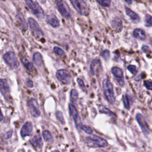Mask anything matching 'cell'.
<instances>
[{
	"instance_id": "1",
	"label": "cell",
	"mask_w": 152,
	"mask_h": 152,
	"mask_svg": "<svg viewBox=\"0 0 152 152\" xmlns=\"http://www.w3.org/2000/svg\"><path fill=\"white\" fill-rule=\"evenodd\" d=\"M102 86L105 98L110 104H113L115 101V97L112 83L109 79L106 78L103 81Z\"/></svg>"
},
{
	"instance_id": "2",
	"label": "cell",
	"mask_w": 152,
	"mask_h": 152,
	"mask_svg": "<svg viewBox=\"0 0 152 152\" xmlns=\"http://www.w3.org/2000/svg\"><path fill=\"white\" fill-rule=\"evenodd\" d=\"M76 11L83 15L89 14L88 7L84 0H69Z\"/></svg>"
},
{
	"instance_id": "3",
	"label": "cell",
	"mask_w": 152,
	"mask_h": 152,
	"mask_svg": "<svg viewBox=\"0 0 152 152\" xmlns=\"http://www.w3.org/2000/svg\"><path fill=\"white\" fill-rule=\"evenodd\" d=\"M4 59L6 64L11 69H16L20 65L15 53L12 51L6 52L4 55Z\"/></svg>"
},
{
	"instance_id": "4",
	"label": "cell",
	"mask_w": 152,
	"mask_h": 152,
	"mask_svg": "<svg viewBox=\"0 0 152 152\" xmlns=\"http://www.w3.org/2000/svg\"><path fill=\"white\" fill-rule=\"evenodd\" d=\"M55 2L61 15L65 18L69 19L71 17V11L68 4L64 0H55Z\"/></svg>"
},
{
	"instance_id": "5",
	"label": "cell",
	"mask_w": 152,
	"mask_h": 152,
	"mask_svg": "<svg viewBox=\"0 0 152 152\" xmlns=\"http://www.w3.org/2000/svg\"><path fill=\"white\" fill-rule=\"evenodd\" d=\"M26 4L31 10L32 12L39 18H43L45 17V12L40 6L32 0H24Z\"/></svg>"
},
{
	"instance_id": "6",
	"label": "cell",
	"mask_w": 152,
	"mask_h": 152,
	"mask_svg": "<svg viewBox=\"0 0 152 152\" xmlns=\"http://www.w3.org/2000/svg\"><path fill=\"white\" fill-rule=\"evenodd\" d=\"M87 140L88 142H90V145L95 146L96 147H104L108 145L106 140L95 135L87 137Z\"/></svg>"
},
{
	"instance_id": "7",
	"label": "cell",
	"mask_w": 152,
	"mask_h": 152,
	"mask_svg": "<svg viewBox=\"0 0 152 152\" xmlns=\"http://www.w3.org/2000/svg\"><path fill=\"white\" fill-rule=\"evenodd\" d=\"M27 107L31 115L33 117L37 118L40 115L39 105L37 101L35 99L31 98L27 101Z\"/></svg>"
},
{
	"instance_id": "8",
	"label": "cell",
	"mask_w": 152,
	"mask_h": 152,
	"mask_svg": "<svg viewBox=\"0 0 152 152\" xmlns=\"http://www.w3.org/2000/svg\"><path fill=\"white\" fill-rule=\"evenodd\" d=\"M57 79L64 84H68L71 82V77L70 74L66 69H59L56 72Z\"/></svg>"
},
{
	"instance_id": "9",
	"label": "cell",
	"mask_w": 152,
	"mask_h": 152,
	"mask_svg": "<svg viewBox=\"0 0 152 152\" xmlns=\"http://www.w3.org/2000/svg\"><path fill=\"white\" fill-rule=\"evenodd\" d=\"M28 22L31 33L34 36L39 37L42 36L43 35V33L42 31L41 28L34 19L30 17L28 19Z\"/></svg>"
},
{
	"instance_id": "10",
	"label": "cell",
	"mask_w": 152,
	"mask_h": 152,
	"mask_svg": "<svg viewBox=\"0 0 152 152\" xmlns=\"http://www.w3.org/2000/svg\"><path fill=\"white\" fill-rule=\"evenodd\" d=\"M69 111L71 116L73 120L75 122L76 127L79 129L81 128L82 124H81V121L79 115V113L75 108V107L72 104H69Z\"/></svg>"
},
{
	"instance_id": "11",
	"label": "cell",
	"mask_w": 152,
	"mask_h": 152,
	"mask_svg": "<svg viewBox=\"0 0 152 152\" xmlns=\"http://www.w3.org/2000/svg\"><path fill=\"white\" fill-rule=\"evenodd\" d=\"M112 73L115 76L118 83L121 86H124V75L122 69L117 66H114L111 69Z\"/></svg>"
},
{
	"instance_id": "12",
	"label": "cell",
	"mask_w": 152,
	"mask_h": 152,
	"mask_svg": "<svg viewBox=\"0 0 152 152\" xmlns=\"http://www.w3.org/2000/svg\"><path fill=\"white\" fill-rule=\"evenodd\" d=\"M90 71L93 75H98L102 70V65L100 61L98 59H93L90 63Z\"/></svg>"
},
{
	"instance_id": "13",
	"label": "cell",
	"mask_w": 152,
	"mask_h": 152,
	"mask_svg": "<svg viewBox=\"0 0 152 152\" xmlns=\"http://www.w3.org/2000/svg\"><path fill=\"white\" fill-rule=\"evenodd\" d=\"M136 119L144 134L145 135H148L150 132V131L144 117L141 114L137 113L136 115Z\"/></svg>"
},
{
	"instance_id": "14",
	"label": "cell",
	"mask_w": 152,
	"mask_h": 152,
	"mask_svg": "<svg viewBox=\"0 0 152 152\" xmlns=\"http://www.w3.org/2000/svg\"><path fill=\"white\" fill-rule=\"evenodd\" d=\"M0 84H1V88H0L1 93L3 95L4 98L6 100H8L10 97V87L7 80L4 78H1L0 81Z\"/></svg>"
},
{
	"instance_id": "15",
	"label": "cell",
	"mask_w": 152,
	"mask_h": 152,
	"mask_svg": "<svg viewBox=\"0 0 152 152\" xmlns=\"http://www.w3.org/2000/svg\"><path fill=\"white\" fill-rule=\"evenodd\" d=\"M33 131V125L31 122H26L22 126L20 131L21 136L24 138L26 136H29Z\"/></svg>"
},
{
	"instance_id": "16",
	"label": "cell",
	"mask_w": 152,
	"mask_h": 152,
	"mask_svg": "<svg viewBox=\"0 0 152 152\" xmlns=\"http://www.w3.org/2000/svg\"><path fill=\"white\" fill-rule=\"evenodd\" d=\"M16 20L18 22L20 27L23 31H26L28 28L27 24L26 22V20L23 15V14L20 12H18L16 15Z\"/></svg>"
},
{
	"instance_id": "17",
	"label": "cell",
	"mask_w": 152,
	"mask_h": 152,
	"mask_svg": "<svg viewBox=\"0 0 152 152\" xmlns=\"http://www.w3.org/2000/svg\"><path fill=\"white\" fill-rule=\"evenodd\" d=\"M30 144L35 148H40L43 145L42 139L39 134H36L30 140Z\"/></svg>"
},
{
	"instance_id": "18",
	"label": "cell",
	"mask_w": 152,
	"mask_h": 152,
	"mask_svg": "<svg viewBox=\"0 0 152 152\" xmlns=\"http://www.w3.org/2000/svg\"><path fill=\"white\" fill-rule=\"evenodd\" d=\"M47 23L52 27L56 28L59 26L60 23L58 18L54 14H50L47 17Z\"/></svg>"
},
{
	"instance_id": "19",
	"label": "cell",
	"mask_w": 152,
	"mask_h": 152,
	"mask_svg": "<svg viewBox=\"0 0 152 152\" xmlns=\"http://www.w3.org/2000/svg\"><path fill=\"white\" fill-rule=\"evenodd\" d=\"M133 36L139 40H144L146 39V36L144 31L141 28H135L133 31Z\"/></svg>"
},
{
	"instance_id": "20",
	"label": "cell",
	"mask_w": 152,
	"mask_h": 152,
	"mask_svg": "<svg viewBox=\"0 0 152 152\" xmlns=\"http://www.w3.org/2000/svg\"><path fill=\"white\" fill-rule=\"evenodd\" d=\"M33 63L37 66H40L43 64V58L39 52H35L33 55Z\"/></svg>"
},
{
	"instance_id": "21",
	"label": "cell",
	"mask_w": 152,
	"mask_h": 152,
	"mask_svg": "<svg viewBox=\"0 0 152 152\" xmlns=\"http://www.w3.org/2000/svg\"><path fill=\"white\" fill-rule=\"evenodd\" d=\"M125 11L126 14L131 18V19L135 23H138L140 21V17L137 14L134 12L133 11H132L131 9L126 7L125 8Z\"/></svg>"
},
{
	"instance_id": "22",
	"label": "cell",
	"mask_w": 152,
	"mask_h": 152,
	"mask_svg": "<svg viewBox=\"0 0 152 152\" xmlns=\"http://www.w3.org/2000/svg\"><path fill=\"white\" fill-rule=\"evenodd\" d=\"M112 27L117 30L118 31H120V30L122 28V21L119 18H114L112 21Z\"/></svg>"
},
{
	"instance_id": "23",
	"label": "cell",
	"mask_w": 152,
	"mask_h": 152,
	"mask_svg": "<svg viewBox=\"0 0 152 152\" xmlns=\"http://www.w3.org/2000/svg\"><path fill=\"white\" fill-rule=\"evenodd\" d=\"M99 112L100 113H103L106 114V115H109V116H111V117L116 116V115H115L114 113H113L110 109H109L108 108L106 107L105 106H104L103 105L99 106Z\"/></svg>"
},
{
	"instance_id": "24",
	"label": "cell",
	"mask_w": 152,
	"mask_h": 152,
	"mask_svg": "<svg viewBox=\"0 0 152 152\" xmlns=\"http://www.w3.org/2000/svg\"><path fill=\"white\" fill-rule=\"evenodd\" d=\"M21 61L24 65V66L26 68V69L29 72H33L34 71V66L32 63L29 62L26 58H23L21 59Z\"/></svg>"
},
{
	"instance_id": "25",
	"label": "cell",
	"mask_w": 152,
	"mask_h": 152,
	"mask_svg": "<svg viewBox=\"0 0 152 152\" xmlns=\"http://www.w3.org/2000/svg\"><path fill=\"white\" fill-rule=\"evenodd\" d=\"M43 139L47 141V142H49L50 143H52L53 142V137L52 135H51V134L50 133V132L49 131H47V130H45L43 132Z\"/></svg>"
},
{
	"instance_id": "26",
	"label": "cell",
	"mask_w": 152,
	"mask_h": 152,
	"mask_svg": "<svg viewBox=\"0 0 152 152\" xmlns=\"http://www.w3.org/2000/svg\"><path fill=\"white\" fill-rule=\"evenodd\" d=\"M70 97H71V100L73 103H75L77 102L78 97V93L75 89L71 90V94H70Z\"/></svg>"
},
{
	"instance_id": "27",
	"label": "cell",
	"mask_w": 152,
	"mask_h": 152,
	"mask_svg": "<svg viewBox=\"0 0 152 152\" xmlns=\"http://www.w3.org/2000/svg\"><path fill=\"white\" fill-rule=\"evenodd\" d=\"M122 100H123L124 106L125 108L126 109H129L131 104H130V100H129V97L128 96V95H126V94L124 95L122 97Z\"/></svg>"
},
{
	"instance_id": "28",
	"label": "cell",
	"mask_w": 152,
	"mask_h": 152,
	"mask_svg": "<svg viewBox=\"0 0 152 152\" xmlns=\"http://www.w3.org/2000/svg\"><path fill=\"white\" fill-rule=\"evenodd\" d=\"M97 2L102 7H109L110 5L111 0H96Z\"/></svg>"
},
{
	"instance_id": "29",
	"label": "cell",
	"mask_w": 152,
	"mask_h": 152,
	"mask_svg": "<svg viewBox=\"0 0 152 152\" xmlns=\"http://www.w3.org/2000/svg\"><path fill=\"white\" fill-rule=\"evenodd\" d=\"M56 116L57 119H58V121L62 124H65V121L64 120V118L63 114H62V113L61 111H57L56 112Z\"/></svg>"
},
{
	"instance_id": "30",
	"label": "cell",
	"mask_w": 152,
	"mask_h": 152,
	"mask_svg": "<svg viewBox=\"0 0 152 152\" xmlns=\"http://www.w3.org/2000/svg\"><path fill=\"white\" fill-rule=\"evenodd\" d=\"M145 25L148 27L152 26V17L148 14H147L145 17Z\"/></svg>"
},
{
	"instance_id": "31",
	"label": "cell",
	"mask_w": 152,
	"mask_h": 152,
	"mask_svg": "<svg viewBox=\"0 0 152 152\" xmlns=\"http://www.w3.org/2000/svg\"><path fill=\"white\" fill-rule=\"evenodd\" d=\"M53 51L56 55L59 56H63L65 54L64 51L61 48L57 46H55L53 48Z\"/></svg>"
},
{
	"instance_id": "32",
	"label": "cell",
	"mask_w": 152,
	"mask_h": 152,
	"mask_svg": "<svg viewBox=\"0 0 152 152\" xmlns=\"http://www.w3.org/2000/svg\"><path fill=\"white\" fill-rule=\"evenodd\" d=\"M81 129L84 131L86 133L88 134H91L93 133V130L92 129L88 126H87V125H82L81 126Z\"/></svg>"
},
{
	"instance_id": "33",
	"label": "cell",
	"mask_w": 152,
	"mask_h": 152,
	"mask_svg": "<svg viewBox=\"0 0 152 152\" xmlns=\"http://www.w3.org/2000/svg\"><path fill=\"white\" fill-rule=\"evenodd\" d=\"M100 56L105 60H107L110 56V52L108 50H104L100 53Z\"/></svg>"
},
{
	"instance_id": "34",
	"label": "cell",
	"mask_w": 152,
	"mask_h": 152,
	"mask_svg": "<svg viewBox=\"0 0 152 152\" xmlns=\"http://www.w3.org/2000/svg\"><path fill=\"white\" fill-rule=\"evenodd\" d=\"M127 69L134 75L136 74L137 72V68L135 65H129L128 66Z\"/></svg>"
},
{
	"instance_id": "35",
	"label": "cell",
	"mask_w": 152,
	"mask_h": 152,
	"mask_svg": "<svg viewBox=\"0 0 152 152\" xmlns=\"http://www.w3.org/2000/svg\"><path fill=\"white\" fill-rule=\"evenodd\" d=\"M144 84L145 87L148 89V90H152V81L150 80H145L144 82Z\"/></svg>"
},
{
	"instance_id": "36",
	"label": "cell",
	"mask_w": 152,
	"mask_h": 152,
	"mask_svg": "<svg viewBox=\"0 0 152 152\" xmlns=\"http://www.w3.org/2000/svg\"><path fill=\"white\" fill-rule=\"evenodd\" d=\"M77 83H78L79 86L80 87V88H81L84 91H86V86H85V85H84V83L83 81L81 78H77Z\"/></svg>"
},
{
	"instance_id": "37",
	"label": "cell",
	"mask_w": 152,
	"mask_h": 152,
	"mask_svg": "<svg viewBox=\"0 0 152 152\" xmlns=\"http://www.w3.org/2000/svg\"><path fill=\"white\" fill-rule=\"evenodd\" d=\"M12 135V130H10V131H8V132H5L3 135V138H5V139H9L11 137Z\"/></svg>"
},
{
	"instance_id": "38",
	"label": "cell",
	"mask_w": 152,
	"mask_h": 152,
	"mask_svg": "<svg viewBox=\"0 0 152 152\" xmlns=\"http://www.w3.org/2000/svg\"><path fill=\"white\" fill-rule=\"evenodd\" d=\"M26 85L27 87L30 88H32L33 87V83L30 79H27L26 81Z\"/></svg>"
},
{
	"instance_id": "39",
	"label": "cell",
	"mask_w": 152,
	"mask_h": 152,
	"mask_svg": "<svg viewBox=\"0 0 152 152\" xmlns=\"http://www.w3.org/2000/svg\"><path fill=\"white\" fill-rule=\"evenodd\" d=\"M141 49H142V50L144 52H145V53H146V52H147L148 51H149V47H148V46H146V45L143 46Z\"/></svg>"
},
{
	"instance_id": "40",
	"label": "cell",
	"mask_w": 152,
	"mask_h": 152,
	"mask_svg": "<svg viewBox=\"0 0 152 152\" xmlns=\"http://www.w3.org/2000/svg\"><path fill=\"white\" fill-rule=\"evenodd\" d=\"M126 2V3H128V4H131V3H132V0H125Z\"/></svg>"
},
{
	"instance_id": "41",
	"label": "cell",
	"mask_w": 152,
	"mask_h": 152,
	"mask_svg": "<svg viewBox=\"0 0 152 152\" xmlns=\"http://www.w3.org/2000/svg\"><path fill=\"white\" fill-rule=\"evenodd\" d=\"M1 121H2V119H3V115H2V113L1 112Z\"/></svg>"
},
{
	"instance_id": "42",
	"label": "cell",
	"mask_w": 152,
	"mask_h": 152,
	"mask_svg": "<svg viewBox=\"0 0 152 152\" xmlns=\"http://www.w3.org/2000/svg\"><path fill=\"white\" fill-rule=\"evenodd\" d=\"M53 152H59V151H56H56H54Z\"/></svg>"
},
{
	"instance_id": "43",
	"label": "cell",
	"mask_w": 152,
	"mask_h": 152,
	"mask_svg": "<svg viewBox=\"0 0 152 152\" xmlns=\"http://www.w3.org/2000/svg\"><path fill=\"white\" fill-rule=\"evenodd\" d=\"M136 1H140V0H136Z\"/></svg>"
}]
</instances>
